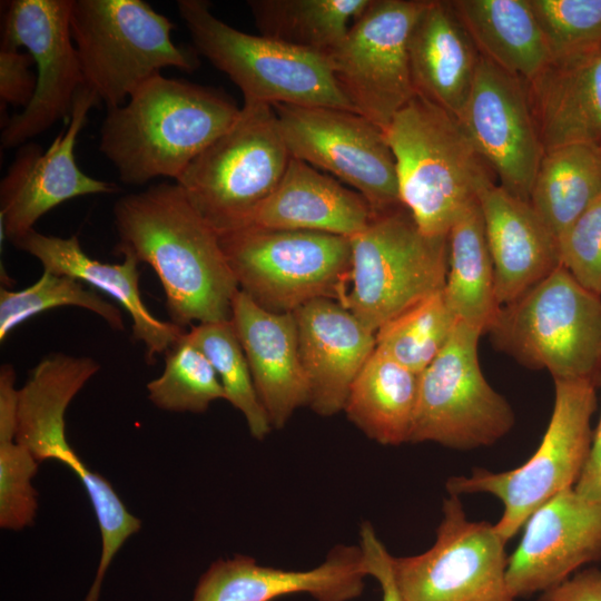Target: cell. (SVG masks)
<instances>
[{
	"label": "cell",
	"instance_id": "6da1fadb",
	"mask_svg": "<svg viewBox=\"0 0 601 601\" xmlns=\"http://www.w3.org/2000/svg\"><path fill=\"white\" fill-rule=\"evenodd\" d=\"M118 252H130L159 278L170 322L231 319L239 290L217 231L176 183L151 185L114 205Z\"/></svg>",
	"mask_w": 601,
	"mask_h": 601
},
{
	"label": "cell",
	"instance_id": "7a4b0ae2",
	"mask_svg": "<svg viewBox=\"0 0 601 601\" xmlns=\"http://www.w3.org/2000/svg\"><path fill=\"white\" fill-rule=\"evenodd\" d=\"M240 108L224 91L157 73L118 107L107 109L99 150L121 183L175 180L225 132Z\"/></svg>",
	"mask_w": 601,
	"mask_h": 601
},
{
	"label": "cell",
	"instance_id": "3957f363",
	"mask_svg": "<svg viewBox=\"0 0 601 601\" xmlns=\"http://www.w3.org/2000/svg\"><path fill=\"white\" fill-rule=\"evenodd\" d=\"M385 136L401 201L426 236H447L479 190L495 180L456 116L418 95L394 116Z\"/></svg>",
	"mask_w": 601,
	"mask_h": 601
},
{
	"label": "cell",
	"instance_id": "277c9868",
	"mask_svg": "<svg viewBox=\"0 0 601 601\" xmlns=\"http://www.w3.org/2000/svg\"><path fill=\"white\" fill-rule=\"evenodd\" d=\"M494 346L554 381L601 378V296L563 267L502 306L489 331Z\"/></svg>",
	"mask_w": 601,
	"mask_h": 601
},
{
	"label": "cell",
	"instance_id": "5b68a950",
	"mask_svg": "<svg viewBox=\"0 0 601 601\" xmlns=\"http://www.w3.org/2000/svg\"><path fill=\"white\" fill-rule=\"evenodd\" d=\"M175 27L141 0H72L70 31L85 85L111 109L164 68L194 71L198 53L174 43Z\"/></svg>",
	"mask_w": 601,
	"mask_h": 601
},
{
	"label": "cell",
	"instance_id": "8992f818",
	"mask_svg": "<svg viewBox=\"0 0 601 601\" xmlns=\"http://www.w3.org/2000/svg\"><path fill=\"white\" fill-rule=\"evenodd\" d=\"M193 48L240 89L244 104L353 107L338 88L325 53L233 28L206 0H178ZM355 112V111H354Z\"/></svg>",
	"mask_w": 601,
	"mask_h": 601
},
{
	"label": "cell",
	"instance_id": "52a82bcc",
	"mask_svg": "<svg viewBox=\"0 0 601 601\" xmlns=\"http://www.w3.org/2000/svg\"><path fill=\"white\" fill-rule=\"evenodd\" d=\"M290 157L273 107L243 104L236 121L175 183L220 235L250 225L282 180Z\"/></svg>",
	"mask_w": 601,
	"mask_h": 601
},
{
	"label": "cell",
	"instance_id": "ba28073f",
	"mask_svg": "<svg viewBox=\"0 0 601 601\" xmlns=\"http://www.w3.org/2000/svg\"><path fill=\"white\" fill-rule=\"evenodd\" d=\"M218 236L239 290L260 307L294 313L317 298L344 305L351 283V238L259 226Z\"/></svg>",
	"mask_w": 601,
	"mask_h": 601
},
{
	"label": "cell",
	"instance_id": "9c48e42d",
	"mask_svg": "<svg viewBox=\"0 0 601 601\" xmlns=\"http://www.w3.org/2000/svg\"><path fill=\"white\" fill-rule=\"evenodd\" d=\"M554 387L550 422L529 460L504 472L474 469L445 483L449 494L487 493L499 499L503 513L494 526L506 543L536 509L574 487L590 453L598 387L589 381H554Z\"/></svg>",
	"mask_w": 601,
	"mask_h": 601
},
{
	"label": "cell",
	"instance_id": "30bf717a",
	"mask_svg": "<svg viewBox=\"0 0 601 601\" xmlns=\"http://www.w3.org/2000/svg\"><path fill=\"white\" fill-rule=\"evenodd\" d=\"M351 245V287L344 306L375 333L444 288L447 236L424 235L403 205L374 215Z\"/></svg>",
	"mask_w": 601,
	"mask_h": 601
},
{
	"label": "cell",
	"instance_id": "8fae6325",
	"mask_svg": "<svg viewBox=\"0 0 601 601\" xmlns=\"http://www.w3.org/2000/svg\"><path fill=\"white\" fill-rule=\"evenodd\" d=\"M482 333L457 321L450 341L418 374L410 443L434 442L455 450L490 446L515 423L509 402L486 381L479 363Z\"/></svg>",
	"mask_w": 601,
	"mask_h": 601
},
{
	"label": "cell",
	"instance_id": "7c38bea8",
	"mask_svg": "<svg viewBox=\"0 0 601 601\" xmlns=\"http://www.w3.org/2000/svg\"><path fill=\"white\" fill-rule=\"evenodd\" d=\"M427 0H372L325 55L353 110L384 132L416 95L408 65L411 29Z\"/></svg>",
	"mask_w": 601,
	"mask_h": 601
},
{
	"label": "cell",
	"instance_id": "4fadbf2b",
	"mask_svg": "<svg viewBox=\"0 0 601 601\" xmlns=\"http://www.w3.org/2000/svg\"><path fill=\"white\" fill-rule=\"evenodd\" d=\"M505 544L494 524L470 521L460 496L449 494L433 545L393 556L398 591L404 601H515L506 581Z\"/></svg>",
	"mask_w": 601,
	"mask_h": 601
},
{
	"label": "cell",
	"instance_id": "5bb4252c",
	"mask_svg": "<svg viewBox=\"0 0 601 601\" xmlns=\"http://www.w3.org/2000/svg\"><path fill=\"white\" fill-rule=\"evenodd\" d=\"M292 157L329 173L368 203L374 215L402 206L385 132L363 116L323 106H272Z\"/></svg>",
	"mask_w": 601,
	"mask_h": 601
},
{
	"label": "cell",
	"instance_id": "9a60e30c",
	"mask_svg": "<svg viewBox=\"0 0 601 601\" xmlns=\"http://www.w3.org/2000/svg\"><path fill=\"white\" fill-rule=\"evenodd\" d=\"M72 0L4 2L0 46L26 48L37 67V88L22 112L7 120L4 148L18 147L69 118L78 89L85 85L70 31Z\"/></svg>",
	"mask_w": 601,
	"mask_h": 601
},
{
	"label": "cell",
	"instance_id": "2e32d148",
	"mask_svg": "<svg viewBox=\"0 0 601 601\" xmlns=\"http://www.w3.org/2000/svg\"><path fill=\"white\" fill-rule=\"evenodd\" d=\"M456 118L499 185L529 201L544 149L525 81L481 57Z\"/></svg>",
	"mask_w": 601,
	"mask_h": 601
},
{
	"label": "cell",
	"instance_id": "e0dca14e",
	"mask_svg": "<svg viewBox=\"0 0 601 601\" xmlns=\"http://www.w3.org/2000/svg\"><path fill=\"white\" fill-rule=\"evenodd\" d=\"M99 102L97 93L82 85L76 93L68 125L46 150L33 142L18 148L0 183L1 231L13 245L60 204L79 196L118 190L116 184L85 174L76 161L78 135L89 110Z\"/></svg>",
	"mask_w": 601,
	"mask_h": 601
},
{
	"label": "cell",
	"instance_id": "ac0fdd59",
	"mask_svg": "<svg viewBox=\"0 0 601 601\" xmlns=\"http://www.w3.org/2000/svg\"><path fill=\"white\" fill-rule=\"evenodd\" d=\"M509 555L506 581L518 598L543 593L601 561V502L566 489L536 509Z\"/></svg>",
	"mask_w": 601,
	"mask_h": 601
},
{
	"label": "cell",
	"instance_id": "d6986e66",
	"mask_svg": "<svg viewBox=\"0 0 601 601\" xmlns=\"http://www.w3.org/2000/svg\"><path fill=\"white\" fill-rule=\"evenodd\" d=\"M367 575L358 545H336L323 563L303 571L265 566L235 554L209 565L191 601H273L295 593L315 601H351L363 593Z\"/></svg>",
	"mask_w": 601,
	"mask_h": 601
},
{
	"label": "cell",
	"instance_id": "ffe728a7",
	"mask_svg": "<svg viewBox=\"0 0 601 601\" xmlns=\"http://www.w3.org/2000/svg\"><path fill=\"white\" fill-rule=\"evenodd\" d=\"M307 406L321 416L344 410L351 386L376 348V333L347 307L317 298L294 313Z\"/></svg>",
	"mask_w": 601,
	"mask_h": 601
},
{
	"label": "cell",
	"instance_id": "44dd1931",
	"mask_svg": "<svg viewBox=\"0 0 601 601\" xmlns=\"http://www.w3.org/2000/svg\"><path fill=\"white\" fill-rule=\"evenodd\" d=\"M230 321L270 425L280 430L297 408L308 404L294 314L267 311L238 290Z\"/></svg>",
	"mask_w": 601,
	"mask_h": 601
},
{
	"label": "cell",
	"instance_id": "7402d4cb",
	"mask_svg": "<svg viewBox=\"0 0 601 601\" xmlns=\"http://www.w3.org/2000/svg\"><path fill=\"white\" fill-rule=\"evenodd\" d=\"M499 304L509 305L560 263L559 242L529 201L491 180L477 193Z\"/></svg>",
	"mask_w": 601,
	"mask_h": 601
},
{
	"label": "cell",
	"instance_id": "603a6c76",
	"mask_svg": "<svg viewBox=\"0 0 601 601\" xmlns=\"http://www.w3.org/2000/svg\"><path fill=\"white\" fill-rule=\"evenodd\" d=\"M14 246L36 257L43 270L70 276L115 299L131 317L132 335L145 346L148 364L166 354L186 333L173 322L161 321L145 305L139 288V262L130 252H120L122 263L109 264L91 258L79 238H62L30 231Z\"/></svg>",
	"mask_w": 601,
	"mask_h": 601
},
{
	"label": "cell",
	"instance_id": "cb8c5ba5",
	"mask_svg": "<svg viewBox=\"0 0 601 601\" xmlns=\"http://www.w3.org/2000/svg\"><path fill=\"white\" fill-rule=\"evenodd\" d=\"M88 356L52 353L29 372L19 388L16 441L41 463L56 460L83 482L92 473L66 437L65 415L73 397L99 371Z\"/></svg>",
	"mask_w": 601,
	"mask_h": 601
},
{
	"label": "cell",
	"instance_id": "d4e9b609",
	"mask_svg": "<svg viewBox=\"0 0 601 601\" xmlns=\"http://www.w3.org/2000/svg\"><path fill=\"white\" fill-rule=\"evenodd\" d=\"M525 85L544 152L569 144L601 147V49L553 58Z\"/></svg>",
	"mask_w": 601,
	"mask_h": 601
},
{
	"label": "cell",
	"instance_id": "484cf974",
	"mask_svg": "<svg viewBox=\"0 0 601 601\" xmlns=\"http://www.w3.org/2000/svg\"><path fill=\"white\" fill-rule=\"evenodd\" d=\"M365 198L305 161L290 157L272 195L249 226L311 230L352 238L372 221Z\"/></svg>",
	"mask_w": 601,
	"mask_h": 601
},
{
	"label": "cell",
	"instance_id": "4316f807",
	"mask_svg": "<svg viewBox=\"0 0 601 601\" xmlns=\"http://www.w3.org/2000/svg\"><path fill=\"white\" fill-rule=\"evenodd\" d=\"M407 52L416 95L457 116L481 56L450 1H426L411 29Z\"/></svg>",
	"mask_w": 601,
	"mask_h": 601
},
{
	"label": "cell",
	"instance_id": "83f0119b",
	"mask_svg": "<svg viewBox=\"0 0 601 601\" xmlns=\"http://www.w3.org/2000/svg\"><path fill=\"white\" fill-rule=\"evenodd\" d=\"M452 9L481 57L528 82L551 60L530 0H454Z\"/></svg>",
	"mask_w": 601,
	"mask_h": 601
},
{
	"label": "cell",
	"instance_id": "f1b7e54d",
	"mask_svg": "<svg viewBox=\"0 0 601 601\" xmlns=\"http://www.w3.org/2000/svg\"><path fill=\"white\" fill-rule=\"evenodd\" d=\"M449 269L443 298L457 321L482 334L495 323L501 305L484 221L475 200L456 217L447 233Z\"/></svg>",
	"mask_w": 601,
	"mask_h": 601
},
{
	"label": "cell",
	"instance_id": "f546056e",
	"mask_svg": "<svg viewBox=\"0 0 601 601\" xmlns=\"http://www.w3.org/2000/svg\"><path fill=\"white\" fill-rule=\"evenodd\" d=\"M418 374L375 348L353 382L344 410L368 439L382 445L410 443Z\"/></svg>",
	"mask_w": 601,
	"mask_h": 601
},
{
	"label": "cell",
	"instance_id": "4dcf8cb0",
	"mask_svg": "<svg viewBox=\"0 0 601 601\" xmlns=\"http://www.w3.org/2000/svg\"><path fill=\"white\" fill-rule=\"evenodd\" d=\"M601 196V147L569 144L544 152L530 204L558 238Z\"/></svg>",
	"mask_w": 601,
	"mask_h": 601
},
{
	"label": "cell",
	"instance_id": "1f68e13d",
	"mask_svg": "<svg viewBox=\"0 0 601 601\" xmlns=\"http://www.w3.org/2000/svg\"><path fill=\"white\" fill-rule=\"evenodd\" d=\"M372 0H248L259 35L326 53L346 36Z\"/></svg>",
	"mask_w": 601,
	"mask_h": 601
},
{
	"label": "cell",
	"instance_id": "d6a6232c",
	"mask_svg": "<svg viewBox=\"0 0 601 601\" xmlns=\"http://www.w3.org/2000/svg\"><path fill=\"white\" fill-rule=\"evenodd\" d=\"M186 337L213 365L224 388L225 400L243 414L250 435L264 440L273 427L256 392L231 321L194 325L186 332Z\"/></svg>",
	"mask_w": 601,
	"mask_h": 601
},
{
	"label": "cell",
	"instance_id": "836d02e7",
	"mask_svg": "<svg viewBox=\"0 0 601 601\" xmlns=\"http://www.w3.org/2000/svg\"><path fill=\"white\" fill-rule=\"evenodd\" d=\"M456 323L441 290L382 325L376 348L420 374L446 346Z\"/></svg>",
	"mask_w": 601,
	"mask_h": 601
},
{
	"label": "cell",
	"instance_id": "e575fe53",
	"mask_svg": "<svg viewBox=\"0 0 601 601\" xmlns=\"http://www.w3.org/2000/svg\"><path fill=\"white\" fill-rule=\"evenodd\" d=\"M75 306L101 317L111 328L124 331V317L118 306L104 299L96 290L70 276L43 270L31 286L20 290H0V341L20 324L48 309Z\"/></svg>",
	"mask_w": 601,
	"mask_h": 601
},
{
	"label": "cell",
	"instance_id": "d590c367",
	"mask_svg": "<svg viewBox=\"0 0 601 601\" xmlns=\"http://www.w3.org/2000/svg\"><path fill=\"white\" fill-rule=\"evenodd\" d=\"M148 400L168 412L203 413L217 400H225L220 381L205 354L186 333L166 353L162 373L147 384Z\"/></svg>",
	"mask_w": 601,
	"mask_h": 601
},
{
	"label": "cell",
	"instance_id": "8d00e7d4",
	"mask_svg": "<svg viewBox=\"0 0 601 601\" xmlns=\"http://www.w3.org/2000/svg\"><path fill=\"white\" fill-rule=\"evenodd\" d=\"M553 58L601 49V0H530Z\"/></svg>",
	"mask_w": 601,
	"mask_h": 601
},
{
	"label": "cell",
	"instance_id": "74e56055",
	"mask_svg": "<svg viewBox=\"0 0 601 601\" xmlns=\"http://www.w3.org/2000/svg\"><path fill=\"white\" fill-rule=\"evenodd\" d=\"M39 462L17 441L0 443V526L20 531L33 524L38 494L32 479Z\"/></svg>",
	"mask_w": 601,
	"mask_h": 601
},
{
	"label": "cell",
	"instance_id": "f35d334b",
	"mask_svg": "<svg viewBox=\"0 0 601 601\" xmlns=\"http://www.w3.org/2000/svg\"><path fill=\"white\" fill-rule=\"evenodd\" d=\"M559 252L561 266L601 296V196L560 236Z\"/></svg>",
	"mask_w": 601,
	"mask_h": 601
},
{
	"label": "cell",
	"instance_id": "ab89813d",
	"mask_svg": "<svg viewBox=\"0 0 601 601\" xmlns=\"http://www.w3.org/2000/svg\"><path fill=\"white\" fill-rule=\"evenodd\" d=\"M33 59L28 52L0 46L1 106L11 104L26 108L37 88V75L30 71Z\"/></svg>",
	"mask_w": 601,
	"mask_h": 601
},
{
	"label": "cell",
	"instance_id": "60d3db41",
	"mask_svg": "<svg viewBox=\"0 0 601 601\" xmlns=\"http://www.w3.org/2000/svg\"><path fill=\"white\" fill-rule=\"evenodd\" d=\"M367 574L374 577L382 589V601H404L395 582L391 555L370 522H363L358 544Z\"/></svg>",
	"mask_w": 601,
	"mask_h": 601
},
{
	"label": "cell",
	"instance_id": "b9f144b4",
	"mask_svg": "<svg viewBox=\"0 0 601 601\" xmlns=\"http://www.w3.org/2000/svg\"><path fill=\"white\" fill-rule=\"evenodd\" d=\"M539 601H601V569L575 572L562 583L541 593Z\"/></svg>",
	"mask_w": 601,
	"mask_h": 601
},
{
	"label": "cell",
	"instance_id": "7bdbcfd3",
	"mask_svg": "<svg viewBox=\"0 0 601 601\" xmlns=\"http://www.w3.org/2000/svg\"><path fill=\"white\" fill-rule=\"evenodd\" d=\"M19 390L12 365L0 367V443L16 441Z\"/></svg>",
	"mask_w": 601,
	"mask_h": 601
},
{
	"label": "cell",
	"instance_id": "ee69618b",
	"mask_svg": "<svg viewBox=\"0 0 601 601\" xmlns=\"http://www.w3.org/2000/svg\"><path fill=\"white\" fill-rule=\"evenodd\" d=\"M599 387H601V378ZM574 490L583 497L601 502V414L598 426L593 432L588 460L574 485Z\"/></svg>",
	"mask_w": 601,
	"mask_h": 601
}]
</instances>
